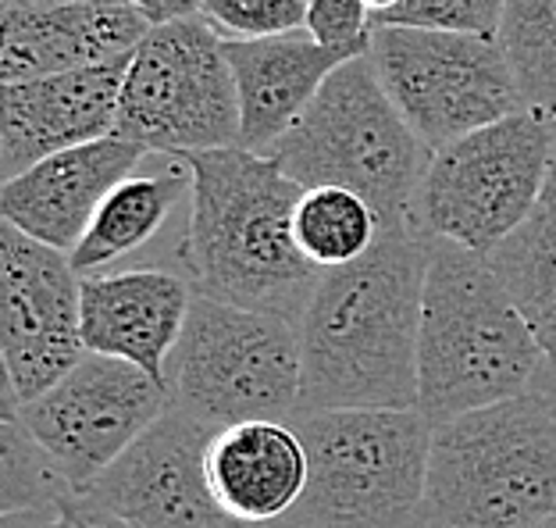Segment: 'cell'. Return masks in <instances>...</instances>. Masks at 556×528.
Listing matches in <instances>:
<instances>
[{
    "label": "cell",
    "instance_id": "cell-1",
    "mask_svg": "<svg viewBox=\"0 0 556 528\" xmlns=\"http://www.w3.org/2000/svg\"><path fill=\"white\" fill-rule=\"evenodd\" d=\"M428 236L386 225L368 254L325 268L296 325L300 407H417Z\"/></svg>",
    "mask_w": 556,
    "mask_h": 528
},
{
    "label": "cell",
    "instance_id": "cell-2",
    "mask_svg": "<svg viewBox=\"0 0 556 528\" xmlns=\"http://www.w3.org/2000/svg\"><path fill=\"white\" fill-rule=\"evenodd\" d=\"M193 204L179 261L197 293L300 325L321 272L296 243V204L307 186L271 154L218 147L182 154Z\"/></svg>",
    "mask_w": 556,
    "mask_h": 528
},
{
    "label": "cell",
    "instance_id": "cell-3",
    "mask_svg": "<svg viewBox=\"0 0 556 528\" xmlns=\"http://www.w3.org/2000/svg\"><path fill=\"white\" fill-rule=\"evenodd\" d=\"M535 332L485 254L428 236L417 336V411L428 422L500 404L532 389L542 368Z\"/></svg>",
    "mask_w": 556,
    "mask_h": 528
},
{
    "label": "cell",
    "instance_id": "cell-4",
    "mask_svg": "<svg viewBox=\"0 0 556 528\" xmlns=\"http://www.w3.org/2000/svg\"><path fill=\"white\" fill-rule=\"evenodd\" d=\"M556 514V411L521 397L432 425L421 528H535Z\"/></svg>",
    "mask_w": 556,
    "mask_h": 528
},
{
    "label": "cell",
    "instance_id": "cell-5",
    "mask_svg": "<svg viewBox=\"0 0 556 528\" xmlns=\"http://www.w3.org/2000/svg\"><path fill=\"white\" fill-rule=\"evenodd\" d=\"M311 475L289 511L314 528H421L432 422L417 407H300Z\"/></svg>",
    "mask_w": 556,
    "mask_h": 528
},
{
    "label": "cell",
    "instance_id": "cell-6",
    "mask_svg": "<svg viewBox=\"0 0 556 528\" xmlns=\"http://www.w3.org/2000/svg\"><path fill=\"white\" fill-rule=\"evenodd\" d=\"M271 158L300 186H346L371 200L386 225H410L432 147L400 115L371 58L357 54L321 83Z\"/></svg>",
    "mask_w": 556,
    "mask_h": 528
},
{
    "label": "cell",
    "instance_id": "cell-7",
    "mask_svg": "<svg viewBox=\"0 0 556 528\" xmlns=\"http://www.w3.org/2000/svg\"><path fill=\"white\" fill-rule=\"evenodd\" d=\"M553 147V118L517 108L432 150L410 225L432 240L489 254L539 208Z\"/></svg>",
    "mask_w": 556,
    "mask_h": 528
},
{
    "label": "cell",
    "instance_id": "cell-8",
    "mask_svg": "<svg viewBox=\"0 0 556 528\" xmlns=\"http://www.w3.org/2000/svg\"><path fill=\"white\" fill-rule=\"evenodd\" d=\"M115 136L147 154L239 147V90L225 36L204 15L150 25L129 58Z\"/></svg>",
    "mask_w": 556,
    "mask_h": 528
},
{
    "label": "cell",
    "instance_id": "cell-9",
    "mask_svg": "<svg viewBox=\"0 0 556 528\" xmlns=\"http://www.w3.org/2000/svg\"><path fill=\"white\" fill-rule=\"evenodd\" d=\"M172 361V400L218 429L300 411V332L275 314L193 293Z\"/></svg>",
    "mask_w": 556,
    "mask_h": 528
},
{
    "label": "cell",
    "instance_id": "cell-10",
    "mask_svg": "<svg viewBox=\"0 0 556 528\" xmlns=\"http://www.w3.org/2000/svg\"><path fill=\"white\" fill-rule=\"evenodd\" d=\"M368 58L400 115L432 150L525 108L496 36L375 22Z\"/></svg>",
    "mask_w": 556,
    "mask_h": 528
},
{
    "label": "cell",
    "instance_id": "cell-11",
    "mask_svg": "<svg viewBox=\"0 0 556 528\" xmlns=\"http://www.w3.org/2000/svg\"><path fill=\"white\" fill-rule=\"evenodd\" d=\"M172 404V389L136 364L86 350L72 372L22 404V422L86 489Z\"/></svg>",
    "mask_w": 556,
    "mask_h": 528
},
{
    "label": "cell",
    "instance_id": "cell-12",
    "mask_svg": "<svg viewBox=\"0 0 556 528\" xmlns=\"http://www.w3.org/2000/svg\"><path fill=\"white\" fill-rule=\"evenodd\" d=\"M0 350L4 375L29 404L86 354L83 275L65 250L0 225Z\"/></svg>",
    "mask_w": 556,
    "mask_h": 528
},
{
    "label": "cell",
    "instance_id": "cell-13",
    "mask_svg": "<svg viewBox=\"0 0 556 528\" xmlns=\"http://www.w3.org/2000/svg\"><path fill=\"white\" fill-rule=\"evenodd\" d=\"M214 432L218 425L172 400L83 493L136 528H250L211 489L207 447Z\"/></svg>",
    "mask_w": 556,
    "mask_h": 528
},
{
    "label": "cell",
    "instance_id": "cell-14",
    "mask_svg": "<svg viewBox=\"0 0 556 528\" xmlns=\"http://www.w3.org/2000/svg\"><path fill=\"white\" fill-rule=\"evenodd\" d=\"M129 58L4 83L0 90V175L15 179L36 161L115 133Z\"/></svg>",
    "mask_w": 556,
    "mask_h": 528
},
{
    "label": "cell",
    "instance_id": "cell-15",
    "mask_svg": "<svg viewBox=\"0 0 556 528\" xmlns=\"http://www.w3.org/2000/svg\"><path fill=\"white\" fill-rule=\"evenodd\" d=\"M143 154V147L115 133L65 147L4 183L0 215L33 240L72 254L104 197L129 179Z\"/></svg>",
    "mask_w": 556,
    "mask_h": 528
},
{
    "label": "cell",
    "instance_id": "cell-16",
    "mask_svg": "<svg viewBox=\"0 0 556 528\" xmlns=\"http://www.w3.org/2000/svg\"><path fill=\"white\" fill-rule=\"evenodd\" d=\"M193 293L182 275L164 268L83 275V343L93 354L136 364L172 389L168 357L182 339Z\"/></svg>",
    "mask_w": 556,
    "mask_h": 528
},
{
    "label": "cell",
    "instance_id": "cell-17",
    "mask_svg": "<svg viewBox=\"0 0 556 528\" xmlns=\"http://www.w3.org/2000/svg\"><path fill=\"white\" fill-rule=\"evenodd\" d=\"M150 22L129 0L108 4H4L0 18V83L40 79L132 54Z\"/></svg>",
    "mask_w": 556,
    "mask_h": 528
},
{
    "label": "cell",
    "instance_id": "cell-18",
    "mask_svg": "<svg viewBox=\"0 0 556 528\" xmlns=\"http://www.w3.org/2000/svg\"><path fill=\"white\" fill-rule=\"evenodd\" d=\"M229 65L239 90L243 136L239 147L271 154V147L293 129L314 93L343 61L339 50L318 43L307 29L254 36V40H225Z\"/></svg>",
    "mask_w": 556,
    "mask_h": 528
},
{
    "label": "cell",
    "instance_id": "cell-19",
    "mask_svg": "<svg viewBox=\"0 0 556 528\" xmlns=\"http://www.w3.org/2000/svg\"><path fill=\"white\" fill-rule=\"evenodd\" d=\"M218 504L247 525L286 518L307 489L311 461L293 422L254 418L222 425L207 447Z\"/></svg>",
    "mask_w": 556,
    "mask_h": 528
},
{
    "label": "cell",
    "instance_id": "cell-20",
    "mask_svg": "<svg viewBox=\"0 0 556 528\" xmlns=\"http://www.w3.org/2000/svg\"><path fill=\"white\" fill-rule=\"evenodd\" d=\"M186 190H193V172L179 158H175L172 168L157 175H129V179H122L104 197V204L97 208L79 247L68 254L75 272L90 275L111 261L132 254L147 240H154L175 204L186 197Z\"/></svg>",
    "mask_w": 556,
    "mask_h": 528
},
{
    "label": "cell",
    "instance_id": "cell-21",
    "mask_svg": "<svg viewBox=\"0 0 556 528\" xmlns=\"http://www.w3.org/2000/svg\"><path fill=\"white\" fill-rule=\"evenodd\" d=\"M485 257L535 332L542 354L556 361V222L535 211Z\"/></svg>",
    "mask_w": 556,
    "mask_h": 528
},
{
    "label": "cell",
    "instance_id": "cell-22",
    "mask_svg": "<svg viewBox=\"0 0 556 528\" xmlns=\"http://www.w3.org/2000/svg\"><path fill=\"white\" fill-rule=\"evenodd\" d=\"M296 243L318 268H339L368 254L386 222L371 200L346 186H307L296 204Z\"/></svg>",
    "mask_w": 556,
    "mask_h": 528
},
{
    "label": "cell",
    "instance_id": "cell-23",
    "mask_svg": "<svg viewBox=\"0 0 556 528\" xmlns=\"http://www.w3.org/2000/svg\"><path fill=\"white\" fill-rule=\"evenodd\" d=\"M496 40L525 108L556 118V0H503Z\"/></svg>",
    "mask_w": 556,
    "mask_h": 528
},
{
    "label": "cell",
    "instance_id": "cell-24",
    "mask_svg": "<svg viewBox=\"0 0 556 528\" xmlns=\"http://www.w3.org/2000/svg\"><path fill=\"white\" fill-rule=\"evenodd\" d=\"M72 493H83L54 461V454L29 432L18 414L0 422V507L4 511H58Z\"/></svg>",
    "mask_w": 556,
    "mask_h": 528
},
{
    "label": "cell",
    "instance_id": "cell-25",
    "mask_svg": "<svg viewBox=\"0 0 556 528\" xmlns=\"http://www.w3.org/2000/svg\"><path fill=\"white\" fill-rule=\"evenodd\" d=\"M204 15L225 40L293 33L307 25V0H200Z\"/></svg>",
    "mask_w": 556,
    "mask_h": 528
},
{
    "label": "cell",
    "instance_id": "cell-26",
    "mask_svg": "<svg viewBox=\"0 0 556 528\" xmlns=\"http://www.w3.org/2000/svg\"><path fill=\"white\" fill-rule=\"evenodd\" d=\"M503 18V0H400L375 22H403V25H435V29L482 33L496 36Z\"/></svg>",
    "mask_w": 556,
    "mask_h": 528
},
{
    "label": "cell",
    "instance_id": "cell-27",
    "mask_svg": "<svg viewBox=\"0 0 556 528\" xmlns=\"http://www.w3.org/2000/svg\"><path fill=\"white\" fill-rule=\"evenodd\" d=\"M375 15L364 0H307V29L314 40L346 58L368 54Z\"/></svg>",
    "mask_w": 556,
    "mask_h": 528
},
{
    "label": "cell",
    "instance_id": "cell-28",
    "mask_svg": "<svg viewBox=\"0 0 556 528\" xmlns=\"http://www.w3.org/2000/svg\"><path fill=\"white\" fill-rule=\"evenodd\" d=\"M54 528H136L90 493H72L54 511Z\"/></svg>",
    "mask_w": 556,
    "mask_h": 528
},
{
    "label": "cell",
    "instance_id": "cell-29",
    "mask_svg": "<svg viewBox=\"0 0 556 528\" xmlns=\"http://www.w3.org/2000/svg\"><path fill=\"white\" fill-rule=\"evenodd\" d=\"M129 4L143 11L150 25L200 15V0H129Z\"/></svg>",
    "mask_w": 556,
    "mask_h": 528
},
{
    "label": "cell",
    "instance_id": "cell-30",
    "mask_svg": "<svg viewBox=\"0 0 556 528\" xmlns=\"http://www.w3.org/2000/svg\"><path fill=\"white\" fill-rule=\"evenodd\" d=\"M539 215H546L556 222V118H553V147H549V165H546V179H542V193H539Z\"/></svg>",
    "mask_w": 556,
    "mask_h": 528
},
{
    "label": "cell",
    "instance_id": "cell-31",
    "mask_svg": "<svg viewBox=\"0 0 556 528\" xmlns=\"http://www.w3.org/2000/svg\"><path fill=\"white\" fill-rule=\"evenodd\" d=\"M0 528H54V511H4Z\"/></svg>",
    "mask_w": 556,
    "mask_h": 528
},
{
    "label": "cell",
    "instance_id": "cell-32",
    "mask_svg": "<svg viewBox=\"0 0 556 528\" xmlns=\"http://www.w3.org/2000/svg\"><path fill=\"white\" fill-rule=\"evenodd\" d=\"M532 389L539 397H546L549 400V407L556 411V361H542V368H539V375H535V382H532Z\"/></svg>",
    "mask_w": 556,
    "mask_h": 528
},
{
    "label": "cell",
    "instance_id": "cell-33",
    "mask_svg": "<svg viewBox=\"0 0 556 528\" xmlns=\"http://www.w3.org/2000/svg\"><path fill=\"white\" fill-rule=\"evenodd\" d=\"M4 4H18V8H47V4H108V0H4Z\"/></svg>",
    "mask_w": 556,
    "mask_h": 528
},
{
    "label": "cell",
    "instance_id": "cell-34",
    "mask_svg": "<svg viewBox=\"0 0 556 528\" xmlns=\"http://www.w3.org/2000/svg\"><path fill=\"white\" fill-rule=\"evenodd\" d=\"M250 528H314V525L300 521L296 514H286V518H275V521H261V525H250Z\"/></svg>",
    "mask_w": 556,
    "mask_h": 528
},
{
    "label": "cell",
    "instance_id": "cell-35",
    "mask_svg": "<svg viewBox=\"0 0 556 528\" xmlns=\"http://www.w3.org/2000/svg\"><path fill=\"white\" fill-rule=\"evenodd\" d=\"M364 4L371 8V15H386V11H389V8H396L400 0H364Z\"/></svg>",
    "mask_w": 556,
    "mask_h": 528
}]
</instances>
